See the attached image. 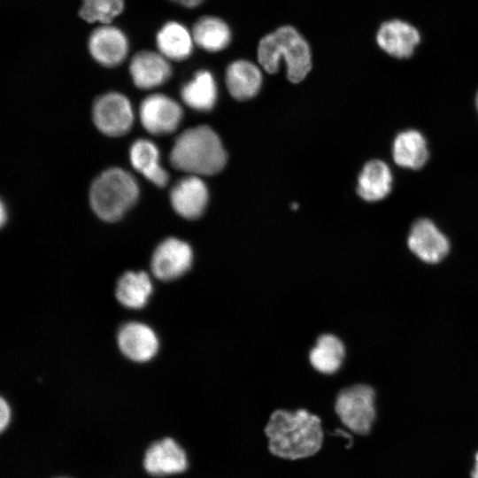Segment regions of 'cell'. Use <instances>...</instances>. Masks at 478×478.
<instances>
[{
	"label": "cell",
	"mask_w": 478,
	"mask_h": 478,
	"mask_svg": "<svg viewBox=\"0 0 478 478\" xmlns=\"http://www.w3.org/2000/svg\"><path fill=\"white\" fill-rule=\"evenodd\" d=\"M265 433L270 451L288 459L315 454L323 441L320 418L305 409L296 412L274 411L265 428Z\"/></svg>",
	"instance_id": "1"
},
{
	"label": "cell",
	"mask_w": 478,
	"mask_h": 478,
	"mask_svg": "<svg viewBox=\"0 0 478 478\" xmlns=\"http://www.w3.org/2000/svg\"><path fill=\"white\" fill-rule=\"evenodd\" d=\"M169 161L191 175H212L225 166L227 153L218 135L208 126L186 129L174 140Z\"/></svg>",
	"instance_id": "2"
},
{
	"label": "cell",
	"mask_w": 478,
	"mask_h": 478,
	"mask_svg": "<svg viewBox=\"0 0 478 478\" xmlns=\"http://www.w3.org/2000/svg\"><path fill=\"white\" fill-rule=\"evenodd\" d=\"M258 59L269 73L278 72L281 60H284L288 79L293 83L303 81L312 68L310 47L291 26H282L264 36L258 43Z\"/></svg>",
	"instance_id": "3"
},
{
	"label": "cell",
	"mask_w": 478,
	"mask_h": 478,
	"mask_svg": "<svg viewBox=\"0 0 478 478\" xmlns=\"http://www.w3.org/2000/svg\"><path fill=\"white\" fill-rule=\"evenodd\" d=\"M139 185L135 177L120 167L102 172L89 189V204L102 220L114 222L120 220L137 202Z\"/></svg>",
	"instance_id": "4"
},
{
	"label": "cell",
	"mask_w": 478,
	"mask_h": 478,
	"mask_svg": "<svg viewBox=\"0 0 478 478\" xmlns=\"http://www.w3.org/2000/svg\"><path fill=\"white\" fill-rule=\"evenodd\" d=\"M375 397V391L371 386L356 384L339 392L335 409L350 431L367 436L377 420Z\"/></svg>",
	"instance_id": "5"
},
{
	"label": "cell",
	"mask_w": 478,
	"mask_h": 478,
	"mask_svg": "<svg viewBox=\"0 0 478 478\" xmlns=\"http://www.w3.org/2000/svg\"><path fill=\"white\" fill-rule=\"evenodd\" d=\"M92 119L96 128L105 135L117 137L129 132L134 123V111L129 99L119 92H108L93 104Z\"/></svg>",
	"instance_id": "6"
},
{
	"label": "cell",
	"mask_w": 478,
	"mask_h": 478,
	"mask_svg": "<svg viewBox=\"0 0 478 478\" xmlns=\"http://www.w3.org/2000/svg\"><path fill=\"white\" fill-rule=\"evenodd\" d=\"M181 105L170 96L156 93L146 96L139 106V119L144 129L154 135L174 132L182 120Z\"/></svg>",
	"instance_id": "7"
},
{
	"label": "cell",
	"mask_w": 478,
	"mask_h": 478,
	"mask_svg": "<svg viewBox=\"0 0 478 478\" xmlns=\"http://www.w3.org/2000/svg\"><path fill=\"white\" fill-rule=\"evenodd\" d=\"M193 251L186 242L168 237L159 243L150 258L152 275L164 281H170L183 275L191 266Z\"/></svg>",
	"instance_id": "8"
},
{
	"label": "cell",
	"mask_w": 478,
	"mask_h": 478,
	"mask_svg": "<svg viewBox=\"0 0 478 478\" xmlns=\"http://www.w3.org/2000/svg\"><path fill=\"white\" fill-rule=\"evenodd\" d=\"M117 344L127 358L136 363L151 360L159 350L157 333L141 321H129L122 325L117 334Z\"/></svg>",
	"instance_id": "9"
},
{
	"label": "cell",
	"mask_w": 478,
	"mask_h": 478,
	"mask_svg": "<svg viewBox=\"0 0 478 478\" xmlns=\"http://www.w3.org/2000/svg\"><path fill=\"white\" fill-rule=\"evenodd\" d=\"M88 45L92 58L105 67L119 66L128 52V41L125 34L109 24L93 30Z\"/></svg>",
	"instance_id": "10"
},
{
	"label": "cell",
	"mask_w": 478,
	"mask_h": 478,
	"mask_svg": "<svg viewBox=\"0 0 478 478\" xmlns=\"http://www.w3.org/2000/svg\"><path fill=\"white\" fill-rule=\"evenodd\" d=\"M407 245L419 258L427 263H437L448 253L447 237L428 219L414 222L407 238Z\"/></svg>",
	"instance_id": "11"
},
{
	"label": "cell",
	"mask_w": 478,
	"mask_h": 478,
	"mask_svg": "<svg viewBox=\"0 0 478 478\" xmlns=\"http://www.w3.org/2000/svg\"><path fill=\"white\" fill-rule=\"evenodd\" d=\"M208 197L205 183L198 176L191 174L179 180L170 191L173 209L187 220L197 219L204 213Z\"/></svg>",
	"instance_id": "12"
},
{
	"label": "cell",
	"mask_w": 478,
	"mask_h": 478,
	"mask_svg": "<svg viewBox=\"0 0 478 478\" xmlns=\"http://www.w3.org/2000/svg\"><path fill=\"white\" fill-rule=\"evenodd\" d=\"M129 72L137 88L151 89L168 81L172 74V67L168 59L159 52L142 50L132 58Z\"/></svg>",
	"instance_id": "13"
},
{
	"label": "cell",
	"mask_w": 478,
	"mask_h": 478,
	"mask_svg": "<svg viewBox=\"0 0 478 478\" xmlns=\"http://www.w3.org/2000/svg\"><path fill=\"white\" fill-rule=\"evenodd\" d=\"M145 470L155 476L183 472L188 466L183 449L172 438L153 443L143 459Z\"/></svg>",
	"instance_id": "14"
},
{
	"label": "cell",
	"mask_w": 478,
	"mask_h": 478,
	"mask_svg": "<svg viewBox=\"0 0 478 478\" xmlns=\"http://www.w3.org/2000/svg\"><path fill=\"white\" fill-rule=\"evenodd\" d=\"M379 46L388 54L398 58H409L420 42L419 32L401 20L383 23L377 33Z\"/></svg>",
	"instance_id": "15"
},
{
	"label": "cell",
	"mask_w": 478,
	"mask_h": 478,
	"mask_svg": "<svg viewBox=\"0 0 478 478\" xmlns=\"http://www.w3.org/2000/svg\"><path fill=\"white\" fill-rule=\"evenodd\" d=\"M129 160L133 168L155 186L163 188L167 184L169 175L160 165L159 150L153 142L135 140L129 149Z\"/></svg>",
	"instance_id": "16"
},
{
	"label": "cell",
	"mask_w": 478,
	"mask_h": 478,
	"mask_svg": "<svg viewBox=\"0 0 478 478\" xmlns=\"http://www.w3.org/2000/svg\"><path fill=\"white\" fill-rule=\"evenodd\" d=\"M153 293V282L145 271H127L116 283L115 297L118 302L128 309H142Z\"/></svg>",
	"instance_id": "17"
},
{
	"label": "cell",
	"mask_w": 478,
	"mask_h": 478,
	"mask_svg": "<svg viewBox=\"0 0 478 478\" xmlns=\"http://www.w3.org/2000/svg\"><path fill=\"white\" fill-rule=\"evenodd\" d=\"M262 74L253 63L240 59L232 62L226 71V84L231 96L237 100L254 97L260 89Z\"/></svg>",
	"instance_id": "18"
},
{
	"label": "cell",
	"mask_w": 478,
	"mask_h": 478,
	"mask_svg": "<svg viewBox=\"0 0 478 478\" xmlns=\"http://www.w3.org/2000/svg\"><path fill=\"white\" fill-rule=\"evenodd\" d=\"M392 175L388 165L382 160L367 162L358 179L357 193L364 200L376 202L391 190Z\"/></svg>",
	"instance_id": "19"
},
{
	"label": "cell",
	"mask_w": 478,
	"mask_h": 478,
	"mask_svg": "<svg viewBox=\"0 0 478 478\" xmlns=\"http://www.w3.org/2000/svg\"><path fill=\"white\" fill-rule=\"evenodd\" d=\"M156 42L159 53L168 60L181 61L192 53V33L176 21L166 23L157 34Z\"/></svg>",
	"instance_id": "20"
},
{
	"label": "cell",
	"mask_w": 478,
	"mask_h": 478,
	"mask_svg": "<svg viewBox=\"0 0 478 478\" xmlns=\"http://www.w3.org/2000/svg\"><path fill=\"white\" fill-rule=\"evenodd\" d=\"M392 156L395 163L402 167L421 168L428 158L424 136L416 130L399 133L393 142Z\"/></svg>",
	"instance_id": "21"
},
{
	"label": "cell",
	"mask_w": 478,
	"mask_h": 478,
	"mask_svg": "<svg viewBox=\"0 0 478 478\" xmlns=\"http://www.w3.org/2000/svg\"><path fill=\"white\" fill-rule=\"evenodd\" d=\"M182 101L197 111H210L217 101V86L212 73L201 70L181 89Z\"/></svg>",
	"instance_id": "22"
},
{
	"label": "cell",
	"mask_w": 478,
	"mask_h": 478,
	"mask_svg": "<svg viewBox=\"0 0 478 478\" xmlns=\"http://www.w3.org/2000/svg\"><path fill=\"white\" fill-rule=\"evenodd\" d=\"M191 33L194 42L210 52L222 50L231 41L229 27L217 17H202L195 23Z\"/></svg>",
	"instance_id": "23"
},
{
	"label": "cell",
	"mask_w": 478,
	"mask_h": 478,
	"mask_svg": "<svg viewBox=\"0 0 478 478\" xmlns=\"http://www.w3.org/2000/svg\"><path fill=\"white\" fill-rule=\"evenodd\" d=\"M310 361L319 372L333 374L339 369L344 358V346L336 336L323 335L310 352Z\"/></svg>",
	"instance_id": "24"
},
{
	"label": "cell",
	"mask_w": 478,
	"mask_h": 478,
	"mask_svg": "<svg viewBox=\"0 0 478 478\" xmlns=\"http://www.w3.org/2000/svg\"><path fill=\"white\" fill-rule=\"evenodd\" d=\"M124 9V0H81L80 17L89 23L110 24Z\"/></svg>",
	"instance_id": "25"
},
{
	"label": "cell",
	"mask_w": 478,
	"mask_h": 478,
	"mask_svg": "<svg viewBox=\"0 0 478 478\" xmlns=\"http://www.w3.org/2000/svg\"><path fill=\"white\" fill-rule=\"evenodd\" d=\"M11 418V410L8 403L2 397L0 400V429L3 431L8 425Z\"/></svg>",
	"instance_id": "26"
},
{
	"label": "cell",
	"mask_w": 478,
	"mask_h": 478,
	"mask_svg": "<svg viewBox=\"0 0 478 478\" xmlns=\"http://www.w3.org/2000/svg\"><path fill=\"white\" fill-rule=\"evenodd\" d=\"M171 1L188 8H193V7L198 6L204 0H171Z\"/></svg>",
	"instance_id": "27"
},
{
	"label": "cell",
	"mask_w": 478,
	"mask_h": 478,
	"mask_svg": "<svg viewBox=\"0 0 478 478\" xmlns=\"http://www.w3.org/2000/svg\"><path fill=\"white\" fill-rule=\"evenodd\" d=\"M470 478H478V451L474 457V464L469 474Z\"/></svg>",
	"instance_id": "28"
},
{
	"label": "cell",
	"mask_w": 478,
	"mask_h": 478,
	"mask_svg": "<svg viewBox=\"0 0 478 478\" xmlns=\"http://www.w3.org/2000/svg\"><path fill=\"white\" fill-rule=\"evenodd\" d=\"M7 218H8V212H7V210L4 204V203L1 204V208H0V221H1V225H4L6 220H7Z\"/></svg>",
	"instance_id": "29"
},
{
	"label": "cell",
	"mask_w": 478,
	"mask_h": 478,
	"mask_svg": "<svg viewBox=\"0 0 478 478\" xmlns=\"http://www.w3.org/2000/svg\"><path fill=\"white\" fill-rule=\"evenodd\" d=\"M476 107H477V110H478V94L476 96Z\"/></svg>",
	"instance_id": "30"
}]
</instances>
